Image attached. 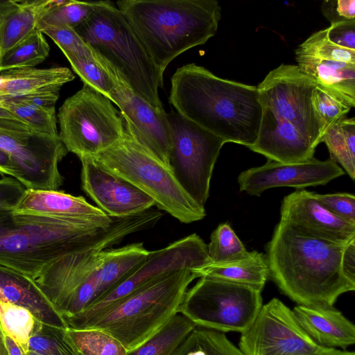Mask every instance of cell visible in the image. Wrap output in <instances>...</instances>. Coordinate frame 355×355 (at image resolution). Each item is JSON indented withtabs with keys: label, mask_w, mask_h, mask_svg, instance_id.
Listing matches in <instances>:
<instances>
[{
	"label": "cell",
	"mask_w": 355,
	"mask_h": 355,
	"mask_svg": "<svg viewBox=\"0 0 355 355\" xmlns=\"http://www.w3.org/2000/svg\"><path fill=\"white\" fill-rule=\"evenodd\" d=\"M315 87L297 65L282 64L270 71L257 87L262 116L257 139L248 148L281 163L313 158L322 137L312 103Z\"/></svg>",
	"instance_id": "1"
},
{
	"label": "cell",
	"mask_w": 355,
	"mask_h": 355,
	"mask_svg": "<svg viewBox=\"0 0 355 355\" xmlns=\"http://www.w3.org/2000/svg\"><path fill=\"white\" fill-rule=\"evenodd\" d=\"M169 102L175 112L226 143L250 147L257 139L262 107L256 86L219 78L191 63L173 75Z\"/></svg>",
	"instance_id": "2"
},
{
	"label": "cell",
	"mask_w": 355,
	"mask_h": 355,
	"mask_svg": "<svg viewBox=\"0 0 355 355\" xmlns=\"http://www.w3.org/2000/svg\"><path fill=\"white\" fill-rule=\"evenodd\" d=\"M345 245L306 236L279 220L266 245L269 277L298 305L334 306L340 295L355 290L342 271Z\"/></svg>",
	"instance_id": "3"
},
{
	"label": "cell",
	"mask_w": 355,
	"mask_h": 355,
	"mask_svg": "<svg viewBox=\"0 0 355 355\" xmlns=\"http://www.w3.org/2000/svg\"><path fill=\"white\" fill-rule=\"evenodd\" d=\"M116 230L112 223L67 219L14 209L0 212V265L34 279L48 264L92 246Z\"/></svg>",
	"instance_id": "4"
},
{
	"label": "cell",
	"mask_w": 355,
	"mask_h": 355,
	"mask_svg": "<svg viewBox=\"0 0 355 355\" xmlns=\"http://www.w3.org/2000/svg\"><path fill=\"white\" fill-rule=\"evenodd\" d=\"M116 6L162 73L214 36L221 17L215 0H121Z\"/></svg>",
	"instance_id": "5"
},
{
	"label": "cell",
	"mask_w": 355,
	"mask_h": 355,
	"mask_svg": "<svg viewBox=\"0 0 355 355\" xmlns=\"http://www.w3.org/2000/svg\"><path fill=\"white\" fill-rule=\"evenodd\" d=\"M102 61L136 94L158 110L164 109L159 88L164 73L156 66L130 24L111 1H93V11L73 28Z\"/></svg>",
	"instance_id": "6"
},
{
	"label": "cell",
	"mask_w": 355,
	"mask_h": 355,
	"mask_svg": "<svg viewBox=\"0 0 355 355\" xmlns=\"http://www.w3.org/2000/svg\"><path fill=\"white\" fill-rule=\"evenodd\" d=\"M196 278L187 268L157 276L107 306L81 329L101 330L130 352L179 312L187 290Z\"/></svg>",
	"instance_id": "7"
},
{
	"label": "cell",
	"mask_w": 355,
	"mask_h": 355,
	"mask_svg": "<svg viewBox=\"0 0 355 355\" xmlns=\"http://www.w3.org/2000/svg\"><path fill=\"white\" fill-rule=\"evenodd\" d=\"M146 213L127 216L121 226L103 241L57 259L33 279L55 311L66 321L81 313L109 290L103 270L105 249L125 236L149 228Z\"/></svg>",
	"instance_id": "8"
},
{
	"label": "cell",
	"mask_w": 355,
	"mask_h": 355,
	"mask_svg": "<svg viewBox=\"0 0 355 355\" xmlns=\"http://www.w3.org/2000/svg\"><path fill=\"white\" fill-rule=\"evenodd\" d=\"M91 158L146 193L155 206L179 221L191 223L206 216L205 207L186 193L172 171L141 147L125 130L117 142Z\"/></svg>",
	"instance_id": "9"
},
{
	"label": "cell",
	"mask_w": 355,
	"mask_h": 355,
	"mask_svg": "<svg viewBox=\"0 0 355 355\" xmlns=\"http://www.w3.org/2000/svg\"><path fill=\"white\" fill-rule=\"evenodd\" d=\"M58 119L61 141L79 159L92 157L111 147L125 130L112 101L85 84L64 101Z\"/></svg>",
	"instance_id": "10"
},
{
	"label": "cell",
	"mask_w": 355,
	"mask_h": 355,
	"mask_svg": "<svg viewBox=\"0 0 355 355\" xmlns=\"http://www.w3.org/2000/svg\"><path fill=\"white\" fill-rule=\"evenodd\" d=\"M262 305L261 291L258 289L201 277L187 290L179 311L196 326L223 333H242Z\"/></svg>",
	"instance_id": "11"
},
{
	"label": "cell",
	"mask_w": 355,
	"mask_h": 355,
	"mask_svg": "<svg viewBox=\"0 0 355 355\" xmlns=\"http://www.w3.org/2000/svg\"><path fill=\"white\" fill-rule=\"evenodd\" d=\"M168 118L172 137L171 169L186 193L205 207L214 167L226 141L175 111L168 113Z\"/></svg>",
	"instance_id": "12"
},
{
	"label": "cell",
	"mask_w": 355,
	"mask_h": 355,
	"mask_svg": "<svg viewBox=\"0 0 355 355\" xmlns=\"http://www.w3.org/2000/svg\"><path fill=\"white\" fill-rule=\"evenodd\" d=\"M207 245L196 234L149 252L145 261L132 273L81 313L67 320L68 328L81 329L113 302L161 275L182 269L195 270L211 263Z\"/></svg>",
	"instance_id": "13"
},
{
	"label": "cell",
	"mask_w": 355,
	"mask_h": 355,
	"mask_svg": "<svg viewBox=\"0 0 355 355\" xmlns=\"http://www.w3.org/2000/svg\"><path fill=\"white\" fill-rule=\"evenodd\" d=\"M324 348L306 334L293 311L275 297L262 305L239 343L243 355H318Z\"/></svg>",
	"instance_id": "14"
},
{
	"label": "cell",
	"mask_w": 355,
	"mask_h": 355,
	"mask_svg": "<svg viewBox=\"0 0 355 355\" xmlns=\"http://www.w3.org/2000/svg\"><path fill=\"white\" fill-rule=\"evenodd\" d=\"M0 149L13 162L17 180L26 189L58 190L63 184L58 164L68 151L59 136L0 129Z\"/></svg>",
	"instance_id": "15"
},
{
	"label": "cell",
	"mask_w": 355,
	"mask_h": 355,
	"mask_svg": "<svg viewBox=\"0 0 355 355\" xmlns=\"http://www.w3.org/2000/svg\"><path fill=\"white\" fill-rule=\"evenodd\" d=\"M295 59L300 70L317 85L355 107V51L330 42L325 28L298 46Z\"/></svg>",
	"instance_id": "16"
},
{
	"label": "cell",
	"mask_w": 355,
	"mask_h": 355,
	"mask_svg": "<svg viewBox=\"0 0 355 355\" xmlns=\"http://www.w3.org/2000/svg\"><path fill=\"white\" fill-rule=\"evenodd\" d=\"M101 62L115 82L109 99L119 107L125 131L141 147L171 169L172 137L168 113L164 109L155 108L136 94L113 70Z\"/></svg>",
	"instance_id": "17"
},
{
	"label": "cell",
	"mask_w": 355,
	"mask_h": 355,
	"mask_svg": "<svg viewBox=\"0 0 355 355\" xmlns=\"http://www.w3.org/2000/svg\"><path fill=\"white\" fill-rule=\"evenodd\" d=\"M345 175L337 163L329 159L321 161L314 158L295 163H281L268 159L261 166L241 172L238 177L241 191L260 196L266 190L280 187L297 189L325 185Z\"/></svg>",
	"instance_id": "18"
},
{
	"label": "cell",
	"mask_w": 355,
	"mask_h": 355,
	"mask_svg": "<svg viewBox=\"0 0 355 355\" xmlns=\"http://www.w3.org/2000/svg\"><path fill=\"white\" fill-rule=\"evenodd\" d=\"M84 192L107 216H128L148 210L153 200L123 178L107 171L91 157L80 159Z\"/></svg>",
	"instance_id": "19"
},
{
	"label": "cell",
	"mask_w": 355,
	"mask_h": 355,
	"mask_svg": "<svg viewBox=\"0 0 355 355\" xmlns=\"http://www.w3.org/2000/svg\"><path fill=\"white\" fill-rule=\"evenodd\" d=\"M280 220L306 236L334 243L346 245L355 239V224L329 211L306 190L297 189L284 198Z\"/></svg>",
	"instance_id": "20"
},
{
	"label": "cell",
	"mask_w": 355,
	"mask_h": 355,
	"mask_svg": "<svg viewBox=\"0 0 355 355\" xmlns=\"http://www.w3.org/2000/svg\"><path fill=\"white\" fill-rule=\"evenodd\" d=\"M53 217L93 221L109 226L113 218L89 203L83 196L58 190L26 189L14 209Z\"/></svg>",
	"instance_id": "21"
},
{
	"label": "cell",
	"mask_w": 355,
	"mask_h": 355,
	"mask_svg": "<svg viewBox=\"0 0 355 355\" xmlns=\"http://www.w3.org/2000/svg\"><path fill=\"white\" fill-rule=\"evenodd\" d=\"M292 311L302 329L318 345L346 349L354 344V324L334 306L297 304Z\"/></svg>",
	"instance_id": "22"
},
{
	"label": "cell",
	"mask_w": 355,
	"mask_h": 355,
	"mask_svg": "<svg viewBox=\"0 0 355 355\" xmlns=\"http://www.w3.org/2000/svg\"><path fill=\"white\" fill-rule=\"evenodd\" d=\"M0 301L28 309L39 322L45 326L60 329L67 328L64 319L31 277L1 265Z\"/></svg>",
	"instance_id": "23"
},
{
	"label": "cell",
	"mask_w": 355,
	"mask_h": 355,
	"mask_svg": "<svg viewBox=\"0 0 355 355\" xmlns=\"http://www.w3.org/2000/svg\"><path fill=\"white\" fill-rule=\"evenodd\" d=\"M59 0H0L1 57L26 39Z\"/></svg>",
	"instance_id": "24"
},
{
	"label": "cell",
	"mask_w": 355,
	"mask_h": 355,
	"mask_svg": "<svg viewBox=\"0 0 355 355\" xmlns=\"http://www.w3.org/2000/svg\"><path fill=\"white\" fill-rule=\"evenodd\" d=\"M0 96H13L61 87L75 76L67 67L26 68L1 72Z\"/></svg>",
	"instance_id": "25"
},
{
	"label": "cell",
	"mask_w": 355,
	"mask_h": 355,
	"mask_svg": "<svg viewBox=\"0 0 355 355\" xmlns=\"http://www.w3.org/2000/svg\"><path fill=\"white\" fill-rule=\"evenodd\" d=\"M198 278L209 277L225 282L245 285L262 291L269 268L266 257L257 251L250 252L243 259L220 264L209 263L192 270Z\"/></svg>",
	"instance_id": "26"
},
{
	"label": "cell",
	"mask_w": 355,
	"mask_h": 355,
	"mask_svg": "<svg viewBox=\"0 0 355 355\" xmlns=\"http://www.w3.org/2000/svg\"><path fill=\"white\" fill-rule=\"evenodd\" d=\"M196 327L179 311L148 340L126 355H176Z\"/></svg>",
	"instance_id": "27"
},
{
	"label": "cell",
	"mask_w": 355,
	"mask_h": 355,
	"mask_svg": "<svg viewBox=\"0 0 355 355\" xmlns=\"http://www.w3.org/2000/svg\"><path fill=\"white\" fill-rule=\"evenodd\" d=\"M320 142H324L330 158L340 164L349 177L355 176V119H340L323 134Z\"/></svg>",
	"instance_id": "28"
},
{
	"label": "cell",
	"mask_w": 355,
	"mask_h": 355,
	"mask_svg": "<svg viewBox=\"0 0 355 355\" xmlns=\"http://www.w3.org/2000/svg\"><path fill=\"white\" fill-rule=\"evenodd\" d=\"M49 52L50 46L44 34L37 29L1 57L0 72L34 68L49 56Z\"/></svg>",
	"instance_id": "29"
},
{
	"label": "cell",
	"mask_w": 355,
	"mask_h": 355,
	"mask_svg": "<svg viewBox=\"0 0 355 355\" xmlns=\"http://www.w3.org/2000/svg\"><path fill=\"white\" fill-rule=\"evenodd\" d=\"M39 322L28 309L0 301V326L3 333L11 338L28 354V343Z\"/></svg>",
	"instance_id": "30"
},
{
	"label": "cell",
	"mask_w": 355,
	"mask_h": 355,
	"mask_svg": "<svg viewBox=\"0 0 355 355\" xmlns=\"http://www.w3.org/2000/svg\"><path fill=\"white\" fill-rule=\"evenodd\" d=\"M176 355H243L225 334L196 326Z\"/></svg>",
	"instance_id": "31"
},
{
	"label": "cell",
	"mask_w": 355,
	"mask_h": 355,
	"mask_svg": "<svg viewBox=\"0 0 355 355\" xmlns=\"http://www.w3.org/2000/svg\"><path fill=\"white\" fill-rule=\"evenodd\" d=\"M71 344L81 355H126L123 345L108 334L96 329L67 328Z\"/></svg>",
	"instance_id": "32"
},
{
	"label": "cell",
	"mask_w": 355,
	"mask_h": 355,
	"mask_svg": "<svg viewBox=\"0 0 355 355\" xmlns=\"http://www.w3.org/2000/svg\"><path fill=\"white\" fill-rule=\"evenodd\" d=\"M207 252L211 263L216 264L239 261L250 253L227 223L220 224L212 232Z\"/></svg>",
	"instance_id": "33"
},
{
	"label": "cell",
	"mask_w": 355,
	"mask_h": 355,
	"mask_svg": "<svg viewBox=\"0 0 355 355\" xmlns=\"http://www.w3.org/2000/svg\"><path fill=\"white\" fill-rule=\"evenodd\" d=\"M93 11V1L59 0L39 21L40 31L47 28L66 26L75 28L84 22Z\"/></svg>",
	"instance_id": "34"
},
{
	"label": "cell",
	"mask_w": 355,
	"mask_h": 355,
	"mask_svg": "<svg viewBox=\"0 0 355 355\" xmlns=\"http://www.w3.org/2000/svg\"><path fill=\"white\" fill-rule=\"evenodd\" d=\"M0 107L8 110L37 132L59 136L55 107H42L21 102L0 101Z\"/></svg>",
	"instance_id": "35"
},
{
	"label": "cell",
	"mask_w": 355,
	"mask_h": 355,
	"mask_svg": "<svg viewBox=\"0 0 355 355\" xmlns=\"http://www.w3.org/2000/svg\"><path fill=\"white\" fill-rule=\"evenodd\" d=\"M73 70L84 84L90 86L108 99L115 82L105 66L98 59L90 60L70 53H64Z\"/></svg>",
	"instance_id": "36"
},
{
	"label": "cell",
	"mask_w": 355,
	"mask_h": 355,
	"mask_svg": "<svg viewBox=\"0 0 355 355\" xmlns=\"http://www.w3.org/2000/svg\"><path fill=\"white\" fill-rule=\"evenodd\" d=\"M312 103L320 121L322 136L352 108L346 101L317 84L312 94Z\"/></svg>",
	"instance_id": "37"
},
{
	"label": "cell",
	"mask_w": 355,
	"mask_h": 355,
	"mask_svg": "<svg viewBox=\"0 0 355 355\" xmlns=\"http://www.w3.org/2000/svg\"><path fill=\"white\" fill-rule=\"evenodd\" d=\"M48 35L65 53H70L90 60H96L90 48L73 28L62 26L47 28L42 31Z\"/></svg>",
	"instance_id": "38"
},
{
	"label": "cell",
	"mask_w": 355,
	"mask_h": 355,
	"mask_svg": "<svg viewBox=\"0 0 355 355\" xmlns=\"http://www.w3.org/2000/svg\"><path fill=\"white\" fill-rule=\"evenodd\" d=\"M314 196L329 211L347 222L355 224V196L353 194L314 193Z\"/></svg>",
	"instance_id": "39"
},
{
	"label": "cell",
	"mask_w": 355,
	"mask_h": 355,
	"mask_svg": "<svg viewBox=\"0 0 355 355\" xmlns=\"http://www.w3.org/2000/svg\"><path fill=\"white\" fill-rule=\"evenodd\" d=\"M321 10L331 24L355 20L354 0H325Z\"/></svg>",
	"instance_id": "40"
},
{
	"label": "cell",
	"mask_w": 355,
	"mask_h": 355,
	"mask_svg": "<svg viewBox=\"0 0 355 355\" xmlns=\"http://www.w3.org/2000/svg\"><path fill=\"white\" fill-rule=\"evenodd\" d=\"M26 189L17 179L2 175L0 178V212L14 209Z\"/></svg>",
	"instance_id": "41"
},
{
	"label": "cell",
	"mask_w": 355,
	"mask_h": 355,
	"mask_svg": "<svg viewBox=\"0 0 355 355\" xmlns=\"http://www.w3.org/2000/svg\"><path fill=\"white\" fill-rule=\"evenodd\" d=\"M326 29L330 42L339 46L355 51V20L331 24Z\"/></svg>",
	"instance_id": "42"
},
{
	"label": "cell",
	"mask_w": 355,
	"mask_h": 355,
	"mask_svg": "<svg viewBox=\"0 0 355 355\" xmlns=\"http://www.w3.org/2000/svg\"><path fill=\"white\" fill-rule=\"evenodd\" d=\"M341 268L345 277L355 283V239L350 241L344 248Z\"/></svg>",
	"instance_id": "43"
},
{
	"label": "cell",
	"mask_w": 355,
	"mask_h": 355,
	"mask_svg": "<svg viewBox=\"0 0 355 355\" xmlns=\"http://www.w3.org/2000/svg\"><path fill=\"white\" fill-rule=\"evenodd\" d=\"M0 129L9 130H33L8 110L0 107ZM35 131V130H34Z\"/></svg>",
	"instance_id": "44"
},
{
	"label": "cell",
	"mask_w": 355,
	"mask_h": 355,
	"mask_svg": "<svg viewBox=\"0 0 355 355\" xmlns=\"http://www.w3.org/2000/svg\"><path fill=\"white\" fill-rule=\"evenodd\" d=\"M0 173L8 175L15 179H18L19 173L17 168L9 155L0 149Z\"/></svg>",
	"instance_id": "45"
},
{
	"label": "cell",
	"mask_w": 355,
	"mask_h": 355,
	"mask_svg": "<svg viewBox=\"0 0 355 355\" xmlns=\"http://www.w3.org/2000/svg\"><path fill=\"white\" fill-rule=\"evenodd\" d=\"M3 338L9 355H29V354H25L11 338L4 334Z\"/></svg>",
	"instance_id": "46"
},
{
	"label": "cell",
	"mask_w": 355,
	"mask_h": 355,
	"mask_svg": "<svg viewBox=\"0 0 355 355\" xmlns=\"http://www.w3.org/2000/svg\"><path fill=\"white\" fill-rule=\"evenodd\" d=\"M318 355H355L354 352L337 349L336 348H324Z\"/></svg>",
	"instance_id": "47"
},
{
	"label": "cell",
	"mask_w": 355,
	"mask_h": 355,
	"mask_svg": "<svg viewBox=\"0 0 355 355\" xmlns=\"http://www.w3.org/2000/svg\"><path fill=\"white\" fill-rule=\"evenodd\" d=\"M0 355H9L4 341L3 333L0 326Z\"/></svg>",
	"instance_id": "48"
},
{
	"label": "cell",
	"mask_w": 355,
	"mask_h": 355,
	"mask_svg": "<svg viewBox=\"0 0 355 355\" xmlns=\"http://www.w3.org/2000/svg\"><path fill=\"white\" fill-rule=\"evenodd\" d=\"M28 354H29V355H41V354H40L35 352H33V351H29Z\"/></svg>",
	"instance_id": "49"
},
{
	"label": "cell",
	"mask_w": 355,
	"mask_h": 355,
	"mask_svg": "<svg viewBox=\"0 0 355 355\" xmlns=\"http://www.w3.org/2000/svg\"><path fill=\"white\" fill-rule=\"evenodd\" d=\"M0 59H1V54H0Z\"/></svg>",
	"instance_id": "50"
}]
</instances>
